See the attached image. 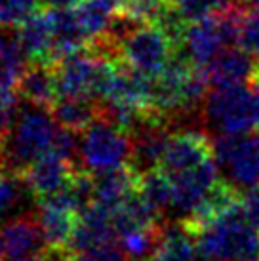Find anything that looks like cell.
I'll list each match as a JSON object with an SVG mask.
<instances>
[{"label":"cell","instance_id":"cell-1","mask_svg":"<svg viewBox=\"0 0 259 261\" xmlns=\"http://www.w3.org/2000/svg\"><path fill=\"white\" fill-rule=\"evenodd\" d=\"M193 239L200 261H259V229L246 218L242 204Z\"/></svg>","mask_w":259,"mask_h":261},{"label":"cell","instance_id":"cell-2","mask_svg":"<svg viewBox=\"0 0 259 261\" xmlns=\"http://www.w3.org/2000/svg\"><path fill=\"white\" fill-rule=\"evenodd\" d=\"M58 122L50 109L27 103L19 107L12 130L2 143V166L25 172L27 168L51 152Z\"/></svg>","mask_w":259,"mask_h":261},{"label":"cell","instance_id":"cell-3","mask_svg":"<svg viewBox=\"0 0 259 261\" xmlns=\"http://www.w3.org/2000/svg\"><path fill=\"white\" fill-rule=\"evenodd\" d=\"M79 159L80 166L92 174L126 166L132 159V136L101 113L86 130L80 132Z\"/></svg>","mask_w":259,"mask_h":261},{"label":"cell","instance_id":"cell-4","mask_svg":"<svg viewBox=\"0 0 259 261\" xmlns=\"http://www.w3.org/2000/svg\"><path fill=\"white\" fill-rule=\"evenodd\" d=\"M204 120L216 124L221 134H246L257 128L252 90L242 84L210 88L202 105Z\"/></svg>","mask_w":259,"mask_h":261},{"label":"cell","instance_id":"cell-5","mask_svg":"<svg viewBox=\"0 0 259 261\" xmlns=\"http://www.w3.org/2000/svg\"><path fill=\"white\" fill-rule=\"evenodd\" d=\"M175 46L157 23H145L120 46V61L154 79L172 59Z\"/></svg>","mask_w":259,"mask_h":261},{"label":"cell","instance_id":"cell-6","mask_svg":"<svg viewBox=\"0 0 259 261\" xmlns=\"http://www.w3.org/2000/svg\"><path fill=\"white\" fill-rule=\"evenodd\" d=\"M217 166L229 170L237 185L252 187L259 183V132L221 134L214 139Z\"/></svg>","mask_w":259,"mask_h":261},{"label":"cell","instance_id":"cell-7","mask_svg":"<svg viewBox=\"0 0 259 261\" xmlns=\"http://www.w3.org/2000/svg\"><path fill=\"white\" fill-rule=\"evenodd\" d=\"M214 156V139L206 132L183 130L173 132L166 147L160 168L168 175L181 174L204 164Z\"/></svg>","mask_w":259,"mask_h":261},{"label":"cell","instance_id":"cell-8","mask_svg":"<svg viewBox=\"0 0 259 261\" xmlns=\"http://www.w3.org/2000/svg\"><path fill=\"white\" fill-rule=\"evenodd\" d=\"M80 168L82 166L72 160L63 159L56 152H48L42 159L33 162L25 170V175H27V181L35 193L36 200L42 202L46 198L63 193L67 185L71 183L72 175L76 174Z\"/></svg>","mask_w":259,"mask_h":261},{"label":"cell","instance_id":"cell-9","mask_svg":"<svg viewBox=\"0 0 259 261\" xmlns=\"http://www.w3.org/2000/svg\"><path fill=\"white\" fill-rule=\"evenodd\" d=\"M0 242L4 248L6 261H17L42 254L46 250V239L36 212L0 225Z\"/></svg>","mask_w":259,"mask_h":261},{"label":"cell","instance_id":"cell-10","mask_svg":"<svg viewBox=\"0 0 259 261\" xmlns=\"http://www.w3.org/2000/svg\"><path fill=\"white\" fill-rule=\"evenodd\" d=\"M240 204H242V193L238 191L237 183L225 181L219 177L204 195L200 204L179 221L185 225V229L191 234H194L204 227H208L210 223H214L221 216H225L227 212L235 210Z\"/></svg>","mask_w":259,"mask_h":261},{"label":"cell","instance_id":"cell-11","mask_svg":"<svg viewBox=\"0 0 259 261\" xmlns=\"http://www.w3.org/2000/svg\"><path fill=\"white\" fill-rule=\"evenodd\" d=\"M217 168L219 166H217L216 159L212 156L204 164L193 168V170L170 175L173 187V210L179 212L183 218L191 214L200 204L204 195L212 189V185L219 179Z\"/></svg>","mask_w":259,"mask_h":261},{"label":"cell","instance_id":"cell-12","mask_svg":"<svg viewBox=\"0 0 259 261\" xmlns=\"http://www.w3.org/2000/svg\"><path fill=\"white\" fill-rule=\"evenodd\" d=\"M116 242L118 239L113 223V210L94 202L79 216V223L69 244V252H84Z\"/></svg>","mask_w":259,"mask_h":261},{"label":"cell","instance_id":"cell-13","mask_svg":"<svg viewBox=\"0 0 259 261\" xmlns=\"http://www.w3.org/2000/svg\"><path fill=\"white\" fill-rule=\"evenodd\" d=\"M38 210L25 172L0 166V225Z\"/></svg>","mask_w":259,"mask_h":261},{"label":"cell","instance_id":"cell-14","mask_svg":"<svg viewBox=\"0 0 259 261\" xmlns=\"http://www.w3.org/2000/svg\"><path fill=\"white\" fill-rule=\"evenodd\" d=\"M17 94L25 103L51 111V107L59 99V88L54 63L29 61L19 79V84H17Z\"/></svg>","mask_w":259,"mask_h":261},{"label":"cell","instance_id":"cell-15","mask_svg":"<svg viewBox=\"0 0 259 261\" xmlns=\"http://www.w3.org/2000/svg\"><path fill=\"white\" fill-rule=\"evenodd\" d=\"M210 88H227L242 84L252 79L253 74V59L240 46L223 48L208 65L202 69Z\"/></svg>","mask_w":259,"mask_h":261},{"label":"cell","instance_id":"cell-16","mask_svg":"<svg viewBox=\"0 0 259 261\" xmlns=\"http://www.w3.org/2000/svg\"><path fill=\"white\" fill-rule=\"evenodd\" d=\"M170 124H149L132 136V159L130 166L143 174L147 170L160 168L166 147L170 141Z\"/></svg>","mask_w":259,"mask_h":261},{"label":"cell","instance_id":"cell-17","mask_svg":"<svg viewBox=\"0 0 259 261\" xmlns=\"http://www.w3.org/2000/svg\"><path fill=\"white\" fill-rule=\"evenodd\" d=\"M15 37L19 40L23 54L29 61H46L54 63V33L48 8L36 10L17 27Z\"/></svg>","mask_w":259,"mask_h":261},{"label":"cell","instance_id":"cell-18","mask_svg":"<svg viewBox=\"0 0 259 261\" xmlns=\"http://www.w3.org/2000/svg\"><path fill=\"white\" fill-rule=\"evenodd\" d=\"M54 33V61L88 46V37L74 8H48Z\"/></svg>","mask_w":259,"mask_h":261},{"label":"cell","instance_id":"cell-19","mask_svg":"<svg viewBox=\"0 0 259 261\" xmlns=\"http://www.w3.org/2000/svg\"><path fill=\"white\" fill-rule=\"evenodd\" d=\"M181 50H185L191 61L200 69H204L219 51L223 50V42H221V37L217 33L214 15L189 23L187 33H185V42H183Z\"/></svg>","mask_w":259,"mask_h":261},{"label":"cell","instance_id":"cell-20","mask_svg":"<svg viewBox=\"0 0 259 261\" xmlns=\"http://www.w3.org/2000/svg\"><path fill=\"white\" fill-rule=\"evenodd\" d=\"M137 177L139 172H136L130 164L95 174V202L109 210L118 208L136 191Z\"/></svg>","mask_w":259,"mask_h":261},{"label":"cell","instance_id":"cell-21","mask_svg":"<svg viewBox=\"0 0 259 261\" xmlns=\"http://www.w3.org/2000/svg\"><path fill=\"white\" fill-rule=\"evenodd\" d=\"M103 113V103L92 97H59L51 107L56 122L72 132L86 130L97 116Z\"/></svg>","mask_w":259,"mask_h":261},{"label":"cell","instance_id":"cell-22","mask_svg":"<svg viewBox=\"0 0 259 261\" xmlns=\"http://www.w3.org/2000/svg\"><path fill=\"white\" fill-rule=\"evenodd\" d=\"M137 195L164 219L166 212L173 210V187L170 175L162 168L147 170L137 177Z\"/></svg>","mask_w":259,"mask_h":261},{"label":"cell","instance_id":"cell-23","mask_svg":"<svg viewBox=\"0 0 259 261\" xmlns=\"http://www.w3.org/2000/svg\"><path fill=\"white\" fill-rule=\"evenodd\" d=\"M145 261H200L196 254L193 234L185 229V225L177 221L166 225L164 234L154 254Z\"/></svg>","mask_w":259,"mask_h":261},{"label":"cell","instance_id":"cell-24","mask_svg":"<svg viewBox=\"0 0 259 261\" xmlns=\"http://www.w3.org/2000/svg\"><path fill=\"white\" fill-rule=\"evenodd\" d=\"M19 40L12 29L0 27V92L17 90L19 79L27 67Z\"/></svg>","mask_w":259,"mask_h":261},{"label":"cell","instance_id":"cell-25","mask_svg":"<svg viewBox=\"0 0 259 261\" xmlns=\"http://www.w3.org/2000/svg\"><path fill=\"white\" fill-rule=\"evenodd\" d=\"M74 12L88 40L92 42L107 31L111 19L118 12V0H80L74 6Z\"/></svg>","mask_w":259,"mask_h":261},{"label":"cell","instance_id":"cell-26","mask_svg":"<svg viewBox=\"0 0 259 261\" xmlns=\"http://www.w3.org/2000/svg\"><path fill=\"white\" fill-rule=\"evenodd\" d=\"M40 0H0V27L17 29L27 17L40 10Z\"/></svg>","mask_w":259,"mask_h":261},{"label":"cell","instance_id":"cell-27","mask_svg":"<svg viewBox=\"0 0 259 261\" xmlns=\"http://www.w3.org/2000/svg\"><path fill=\"white\" fill-rule=\"evenodd\" d=\"M168 6L166 0H118V10L141 23H157Z\"/></svg>","mask_w":259,"mask_h":261},{"label":"cell","instance_id":"cell-28","mask_svg":"<svg viewBox=\"0 0 259 261\" xmlns=\"http://www.w3.org/2000/svg\"><path fill=\"white\" fill-rule=\"evenodd\" d=\"M230 2L232 0H183L181 4H177V8H179L181 15L189 23H193L221 12L229 6Z\"/></svg>","mask_w":259,"mask_h":261},{"label":"cell","instance_id":"cell-29","mask_svg":"<svg viewBox=\"0 0 259 261\" xmlns=\"http://www.w3.org/2000/svg\"><path fill=\"white\" fill-rule=\"evenodd\" d=\"M65 261H130V257L120 246L107 244L84 252H67Z\"/></svg>","mask_w":259,"mask_h":261},{"label":"cell","instance_id":"cell-30","mask_svg":"<svg viewBox=\"0 0 259 261\" xmlns=\"http://www.w3.org/2000/svg\"><path fill=\"white\" fill-rule=\"evenodd\" d=\"M238 46L244 48L252 56L259 54V10H255V8H250L246 14Z\"/></svg>","mask_w":259,"mask_h":261},{"label":"cell","instance_id":"cell-31","mask_svg":"<svg viewBox=\"0 0 259 261\" xmlns=\"http://www.w3.org/2000/svg\"><path fill=\"white\" fill-rule=\"evenodd\" d=\"M242 206H244L246 218L259 229V183L248 187V191L242 195Z\"/></svg>","mask_w":259,"mask_h":261},{"label":"cell","instance_id":"cell-32","mask_svg":"<svg viewBox=\"0 0 259 261\" xmlns=\"http://www.w3.org/2000/svg\"><path fill=\"white\" fill-rule=\"evenodd\" d=\"M65 257H67V250H50V248H46L42 254L31 255V257L17 261H65Z\"/></svg>","mask_w":259,"mask_h":261},{"label":"cell","instance_id":"cell-33","mask_svg":"<svg viewBox=\"0 0 259 261\" xmlns=\"http://www.w3.org/2000/svg\"><path fill=\"white\" fill-rule=\"evenodd\" d=\"M250 90H252L253 107H255V116H257V128L255 130H259V79H255V76L250 79Z\"/></svg>","mask_w":259,"mask_h":261},{"label":"cell","instance_id":"cell-34","mask_svg":"<svg viewBox=\"0 0 259 261\" xmlns=\"http://www.w3.org/2000/svg\"><path fill=\"white\" fill-rule=\"evenodd\" d=\"M44 8H74L80 0H40Z\"/></svg>","mask_w":259,"mask_h":261},{"label":"cell","instance_id":"cell-35","mask_svg":"<svg viewBox=\"0 0 259 261\" xmlns=\"http://www.w3.org/2000/svg\"><path fill=\"white\" fill-rule=\"evenodd\" d=\"M255 79H259V54H255V58H253V74Z\"/></svg>","mask_w":259,"mask_h":261},{"label":"cell","instance_id":"cell-36","mask_svg":"<svg viewBox=\"0 0 259 261\" xmlns=\"http://www.w3.org/2000/svg\"><path fill=\"white\" fill-rule=\"evenodd\" d=\"M250 2V6L255 8V10H259V0H248Z\"/></svg>","mask_w":259,"mask_h":261},{"label":"cell","instance_id":"cell-37","mask_svg":"<svg viewBox=\"0 0 259 261\" xmlns=\"http://www.w3.org/2000/svg\"><path fill=\"white\" fill-rule=\"evenodd\" d=\"M166 2H168V4H170V6H177V4H181V2H183V0H166Z\"/></svg>","mask_w":259,"mask_h":261},{"label":"cell","instance_id":"cell-38","mask_svg":"<svg viewBox=\"0 0 259 261\" xmlns=\"http://www.w3.org/2000/svg\"><path fill=\"white\" fill-rule=\"evenodd\" d=\"M0 261H6V255H4V248H2V242H0Z\"/></svg>","mask_w":259,"mask_h":261}]
</instances>
